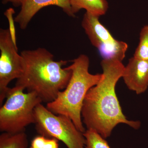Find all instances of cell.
<instances>
[{
  "label": "cell",
  "mask_w": 148,
  "mask_h": 148,
  "mask_svg": "<svg viewBox=\"0 0 148 148\" xmlns=\"http://www.w3.org/2000/svg\"><path fill=\"white\" fill-rule=\"evenodd\" d=\"M101 66L102 79L89 89L84 101L83 123L87 129L94 130L105 139L110 136L114 127L120 123L138 129L141 123L127 119L116 93V86L122 77L125 66L122 61L111 59H102Z\"/></svg>",
  "instance_id": "6da1fadb"
},
{
  "label": "cell",
  "mask_w": 148,
  "mask_h": 148,
  "mask_svg": "<svg viewBox=\"0 0 148 148\" xmlns=\"http://www.w3.org/2000/svg\"><path fill=\"white\" fill-rule=\"evenodd\" d=\"M20 54L24 69L15 86L36 92L47 104L55 100L72 76V70L69 67H63L68 61H54L53 54L43 48L24 50Z\"/></svg>",
  "instance_id": "7a4b0ae2"
},
{
  "label": "cell",
  "mask_w": 148,
  "mask_h": 148,
  "mask_svg": "<svg viewBox=\"0 0 148 148\" xmlns=\"http://www.w3.org/2000/svg\"><path fill=\"white\" fill-rule=\"evenodd\" d=\"M69 67L72 76L66 88L59 92L55 100L47 104L46 108L56 114L69 117L79 131L85 132L82 110L86 95L90 88L98 84L103 74L93 75L89 72V58L84 54L72 61Z\"/></svg>",
  "instance_id": "3957f363"
},
{
  "label": "cell",
  "mask_w": 148,
  "mask_h": 148,
  "mask_svg": "<svg viewBox=\"0 0 148 148\" xmlns=\"http://www.w3.org/2000/svg\"><path fill=\"white\" fill-rule=\"evenodd\" d=\"M16 86L8 91L5 103L0 108V131L15 133L25 132L26 127L34 124V110L42 101L36 93L24 92Z\"/></svg>",
  "instance_id": "277c9868"
},
{
  "label": "cell",
  "mask_w": 148,
  "mask_h": 148,
  "mask_svg": "<svg viewBox=\"0 0 148 148\" xmlns=\"http://www.w3.org/2000/svg\"><path fill=\"white\" fill-rule=\"evenodd\" d=\"M34 114L35 127L39 135L57 139L68 148H85L84 133L69 117L53 114L42 103L35 108Z\"/></svg>",
  "instance_id": "5b68a950"
},
{
  "label": "cell",
  "mask_w": 148,
  "mask_h": 148,
  "mask_svg": "<svg viewBox=\"0 0 148 148\" xmlns=\"http://www.w3.org/2000/svg\"><path fill=\"white\" fill-rule=\"evenodd\" d=\"M82 26L91 44L98 49L103 59L122 61L128 49L127 43L115 39L106 27L101 24L99 16L86 12Z\"/></svg>",
  "instance_id": "8992f818"
},
{
  "label": "cell",
  "mask_w": 148,
  "mask_h": 148,
  "mask_svg": "<svg viewBox=\"0 0 148 148\" xmlns=\"http://www.w3.org/2000/svg\"><path fill=\"white\" fill-rule=\"evenodd\" d=\"M9 29L0 30V106L6 98L10 83L23 73V59L17 52Z\"/></svg>",
  "instance_id": "52a82bcc"
},
{
  "label": "cell",
  "mask_w": 148,
  "mask_h": 148,
  "mask_svg": "<svg viewBox=\"0 0 148 148\" xmlns=\"http://www.w3.org/2000/svg\"><path fill=\"white\" fill-rule=\"evenodd\" d=\"M122 78L130 90L144 93L148 87V61L133 56L125 66Z\"/></svg>",
  "instance_id": "ba28073f"
},
{
  "label": "cell",
  "mask_w": 148,
  "mask_h": 148,
  "mask_svg": "<svg viewBox=\"0 0 148 148\" xmlns=\"http://www.w3.org/2000/svg\"><path fill=\"white\" fill-rule=\"evenodd\" d=\"M50 5L60 8L69 16H75L72 12L70 0H24L19 13L14 18L15 22L21 29L24 30L37 12L43 8Z\"/></svg>",
  "instance_id": "9c48e42d"
},
{
  "label": "cell",
  "mask_w": 148,
  "mask_h": 148,
  "mask_svg": "<svg viewBox=\"0 0 148 148\" xmlns=\"http://www.w3.org/2000/svg\"><path fill=\"white\" fill-rule=\"evenodd\" d=\"M72 12L75 16L76 14L81 10L84 9L95 16L105 15L109 8L107 0H70Z\"/></svg>",
  "instance_id": "30bf717a"
},
{
  "label": "cell",
  "mask_w": 148,
  "mask_h": 148,
  "mask_svg": "<svg viewBox=\"0 0 148 148\" xmlns=\"http://www.w3.org/2000/svg\"><path fill=\"white\" fill-rule=\"evenodd\" d=\"M27 135L25 132H3L0 135V148H28Z\"/></svg>",
  "instance_id": "8fae6325"
},
{
  "label": "cell",
  "mask_w": 148,
  "mask_h": 148,
  "mask_svg": "<svg viewBox=\"0 0 148 148\" xmlns=\"http://www.w3.org/2000/svg\"><path fill=\"white\" fill-rule=\"evenodd\" d=\"M83 134L86 139L85 148H111L106 139L94 130L87 129Z\"/></svg>",
  "instance_id": "7c38bea8"
},
{
  "label": "cell",
  "mask_w": 148,
  "mask_h": 148,
  "mask_svg": "<svg viewBox=\"0 0 148 148\" xmlns=\"http://www.w3.org/2000/svg\"><path fill=\"white\" fill-rule=\"evenodd\" d=\"M133 57L148 61V25L144 26L140 34V41Z\"/></svg>",
  "instance_id": "4fadbf2b"
},
{
  "label": "cell",
  "mask_w": 148,
  "mask_h": 148,
  "mask_svg": "<svg viewBox=\"0 0 148 148\" xmlns=\"http://www.w3.org/2000/svg\"><path fill=\"white\" fill-rule=\"evenodd\" d=\"M59 141L39 135L32 140L29 148H59Z\"/></svg>",
  "instance_id": "5bb4252c"
},
{
  "label": "cell",
  "mask_w": 148,
  "mask_h": 148,
  "mask_svg": "<svg viewBox=\"0 0 148 148\" xmlns=\"http://www.w3.org/2000/svg\"><path fill=\"white\" fill-rule=\"evenodd\" d=\"M14 13H15V11L14 9L12 8H10L6 10L4 14L8 20V29L9 30L14 45L16 47H17L16 46V29H15L14 24L15 20L13 18V15Z\"/></svg>",
  "instance_id": "9a60e30c"
},
{
  "label": "cell",
  "mask_w": 148,
  "mask_h": 148,
  "mask_svg": "<svg viewBox=\"0 0 148 148\" xmlns=\"http://www.w3.org/2000/svg\"><path fill=\"white\" fill-rule=\"evenodd\" d=\"M24 0H3L2 3L3 4H6L7 3H10L14 6H21V4Z\"/></svg>",
  "instance_id": "2e32d148"
}]
</instances>
